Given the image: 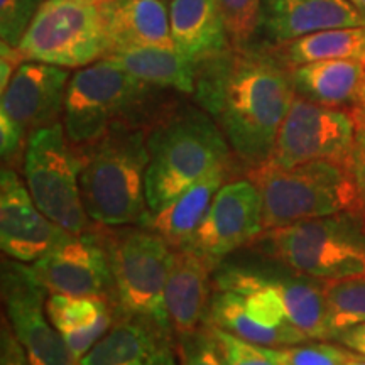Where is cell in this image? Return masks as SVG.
Wrapping results in <instances>:
<instances>
[{
    "label": "cell",
    "instance_id": "1",
    "mask_svg": "<svg viewBox=\"0 0 365 365\" xmlns=\"http://www.w3.org/2000/svg\"><path fill=\"white\" fill-rule=\"evenodd\" d=\"M193 98L245 171L269 161L296 91L291 70L271 51L232 46L196 65Z\"/></svg>",
    "mask_w": 365,
    "mask_h": 365
},
{
    "label": "cell",
    "instance_id": "2",
    "mask_svg": "<svg viewBox=\"0 0 365 365\" xmlns=\"http://www.w3.org/2000/svg\"><path fill=\"white\" fill-rule=\"evenodd\" d=\"M107 58L80 68L66 88L63 125L71 148L81 154L115 129H150L175 102Z\"/></svg>",
    "mask_w": 365,
    "mask_h": 365
},
{
    "label": "cell",
    "instance_id": "3",
    "mask_svg": "<svg viewBox=\"0 0 365 365\" xmlns=\"http://www.w3.org/2000/svg\"><path fill=\"white\" fill-rule=\"evenodd\" d=\"M145 196L156 212L220 166H237L225 135L200 105L175 100L148 134Z\"/></svg>",
    "mask_w": 365,
    "mask_h": 365
},
{
    "label": "cell",
    "instance_id": "4",
    "mask_svg": "<svg viewBox=\"0 0 365 365\" xmlns=\"http://www.w3.org/2000/svg\"><path fill=\"white\" fill-rule=\"evenodd\" d=\"M148 134L149 129H115L80 154L81 198L93 223L139 225L148 215Z\"/></svg>",
    "mask_w": 365,
    "mask_h": 365
},
{
    "label": "cell",
    "instance_id": "5",
    "mask_svg": "<svg viewBox=\"0 0 365 365\" xmlns=\"http://www.w3.org/2000/svg\"><path fill=\"white\" fill-rule=\"evenodd\" d=\"M262 200L264 232L313 218L359 213L362 205L350 170L331 161L282 168L272 163L245 170Z\"/></svg>",
    "mask_w": 365,
    "mask_h": 365
},
{
    "label": "cell",
    "instance_id": "6",
    "mask_svg": "<svg viewBox=\"0 0 365 365\" xmlns=\"http://www.w3.org/2000/svg\"><path fill=\"white\" fill-rule=\"evenodd\" d=\"M97 232L110 259L118 314L143 319L175 335L164 296L175 249L163 237L140 225L105 227L97 223Z\"/></svg>",
    "mask_w": 365,
    "mask_h": 365
},
{
    "label": "cell",
    "instance_id": "7",
    "mask_svg": "<svg viewBox=\"0 0 365 365\" xmlns=\"http://www.w3.org/2000/svg\"><path fill=\"white\" fill-rule=\"evenodd\" d=\"M294 272L319 281L365 276V217L313 218L267 230L254 242Z\"/></svg>",
    "mask_w": 365,
    "mask_h": 365
},
{
    "label": "cell",
    "instance_id": "8",
    "mask_svg": "<svg viewBox=\"0 0 365 365\" xmlns=\"http://www.w3.org/2000/svg\"><path fill=\"white\" fill-rule=\"evenodd\" d=\"M27 190L36 207L70 234L83 235L97 223L86 213L80 188L81 158L61 122L33 132L22 163Z\"/></svg>",
    "mask_w": 365,
    "mask_h": 365
},
{
    "label": "cell",
    "instance_id": "9",
    "mask_svg": "<svg viewBox=\"0 0 365 365\" xmlns=\"http://www.w3.org/2000/svg\"><path fill=\"white\" fill-rule=\"evenodd\" d=\"M26 61L85 68L108 54L100 0H46L19 46Z\"/></svg>",
    "mask_w": 365,
    "mask_h": 365
},
{
    "label": "cell",
    "instance_id": "10",
    "mask_svg": "<svg viewBox=\"0 0 365 365\" xmlns=\"http://www.w3.org/2000/svg\"><path fill=\"white\" fill-rule=\"evenodd\" d=\"M68 68L39 61H24L0 102V153L4 166L17 168L24 163L27 140L33 132L63 120Z\"/></svg>",
    "mask_w": 365,
    "mask_h": 365
},
{
    "label": "cell",
    "instance_id": "11",
    "mask_svg": "<svg viewBox=\"0 0 365 365\" xmlns=\"http://www.w3.org/2000/svg\"><path fill=\"white\" fill-rule=\"evenodd\" d=\"M357 129L352 112L296 95L266 163L291 168L312 161H331L349 168Z\"/></svg>",
    "mask_w": 365,
    "mask_h": 365
},
{
    "label": "cell",
    "instance_id": "12",
    "mask_svg": "<svg viewBox=\"0 0 365 365\" xmlns=\"http://www.w3.org/2000/svg\"><path fill=\"white\" fill-rule=\"evenodd\" d=\"M49 291L36 279L29 264L2 261V303L14 335L31 365H80L48 317Z\"/></svg>",
    "mask_w": 365,
    "mask_h": 365
},
{
    "label": "cell",
    "instance_id": "13",
    "mask_svg": "<svg viewBox=\"0 0 365 365\" xmlns=\"http://www.w3.org/2000/svg\"><path fill=\"white\" fill-rule=\"evenodd\" d=\"M262 234L261 193L247 176H235L218 190L202 225L185 249L218 266L225 255L252 245Z\"/></svg>",
    "mask_w": 365,
    "mask_h": 365
},
{
    "label": "cell",
    "instance_id": "14",
    "mask_svg": "<svg viewBox=\"0 0 365 365\" xmlns=\"http://www.w3.org/2000/svg\"><path fill=\"white\" fill-rule=\"evenodd\" d=\"M29 267L49 294H100L113 299L115 287L110 259L97 225L83 235H71L29 264Z\"/></svg>",
    "mask_w": 365,
    "mask_h": 365
},
{
    "label": "cell",
    "instance_id": "15",
    "mask_svg": "<svg viewBox=\"0 0 365 365\" xmlns=\"http://www.w3.org/2000/svg\"><path fill=\"white\" fill-rule=\"evenodd\" d=\"M71 235L75 234L56 225L36 207L17 170L4 166L0 173L2 252L19 262L33 264Z\"/></svg>",
    "mask_w": 365,
    "mask_h": 365
},
{
    "label": "cell",
    "instance_id": "16",
    "mask_svg": "<svg viewBox=\"0 0 365 365\" xmlns=\"http://www.w3.org/2000/svg\"><path fill=\"white\" fill-rule=\"evenodd\" d=\"M365 26L349 0H262L257 31L272 46L336 27Z\"/></svg>",
    "mask_w": 365,
    "mask_h": 365
},
{
    "label": "cell",
    "instance_id": "17",
    "mask_svg": "<svg viewBox=\"0 0 365 365\" xmlns=\"http://www.w3.org/2000/svg\"><path fill=\"white\" fill-rule=\"evenodd\" d=\"M80 365H178L175 335L143 319L118 317Z\"/></svg>",
    "mask_w": 365,
    "mask_h": 365
},
{
    "label": "cell",
    "instance_id": "18",
    "mask_svg": "<svg viewBox=\"0 0 365 365\" xmlns=\"http://www.w3.org/2000/svg\"><path fill=\"white\" fill-rule=\"evenodd\" d=\"M215 267L217 264L193 250H175L164 296L176 336L195 331L207 322L212 301V272Z\"/></svg>",
    "mask_w": 365,
    "mask_h": 365
},
{
    "label": "cell",
    "instance_id": "19",
    "mask_svg": "<svg viewBox=\"0 0 365 365\" xmlns=\"http://www.w3.org/2000/svg\"><path fill=\"white\" fill-rule=\"evenodd\" d=\"M100 7L108 54L134 48H173L170 7L164 0H100Z\"/></svg>",
    "mask_w": 365,
    "mask_h": 365
},
{
    "label": "cell",
    "instance_id": "20",
    "mask_svg": "<svg viewBox=\"0 0 365 365\" xmlns=\"http://www.w3.org/2000/svg\"><path fill=\"white\" fill-rule=\"evenodd\" d=\"M239 173V166H220L202 180L191 185L170 203L148 215L139 223L170 244L171 249L181 250L188 245L191 237L202 225L205 215L212 207L218 190Z\"/></svg>",
    "mask_w": 365,
    "mask_h": 365
},
{
    "label": "cell",
    "instance_id": "21",
    "mask_svg": "<svg viewBox=\"0 0 365 365\" xmlns=\"http://www.w3.org/2000/svg\"><path fill=\"white\" fill-rule=\"evenodd\" d=\"M46 309L54 328L78 362L120 317L115 301L100 294L71 296L51 293Z\"/></svg>",
    "mask_w": 365,
    "mask_h": 365
},
{
    "label": "cell",
    "instance_id": "22",
    "mask_svg": "<svg viewBox=\"0 0 365 365\" xmlns=\"http://www.w3.org/2000/svg\"><path fill=\"white\" fill-rule=\"evenodd\" d=\"M170 27L173 48L196 65L232 48L218 0H171Z\"/></svg>",
    "mask_w": 365,
    "mask_h": 365
},
{
    "label": "cell",
    "instance_id": "23",
    "mask_svg": "<svg viewBox=\"0 0 365 365\" xmlns=\"http://www.w3.org/2000/svg\"><path fill=\"white\" fill-rule=\"evenodd\" d=\"M289 70L298 97L328 107H354L365 80V59H325Z\"/></svg>",
    "mask_w": 365,
    "mask_h": 365
},
{
    "label": "cell",
    "instance_id": "24",
    "mask_svg": "<svg viewBox=\"0 0 365 365\" xmlns=\"http://www.w3.org/2000/svg\"><path fill=\"white\" fill-rule=\"evenodd\" d=\"M113 65L158 88L193 95L196 63L173 48H134L105 56Z\"/></svg>",
    "mask_w": 365,
    "mask_h": 365
},
{
    "label": "cell",
    "instance_id": "25",
    "mask_svg": "<svg viewBox=\"0 0 365 365\" xmlns=\"http://www.w3.org/2000/svg\"><path fill=\"white\" fill-rule=\"evenodd\" d=\"M287 68L325 59H365V26L312 33L269 49Z\"/></svg>",
    "mask_w": 365,
    "mask_h": 365
},
{
    "label": "cell",
    "instance_id": "26",
    "mask_svg": "<svg viewBox=\"0 0 365 365\" xmlns=\"http://www.w3.org/2000/svg\"><path fill=\"white\" fill-rule=\"evenodd\" d=\"M208 325L232 333L239 339L261 346H287L308 341V336L298 328H269L259 325L245 312L240 296L234 291H220L212 296L207 314Z\"/></svg>",
    "mask_w": 365,
    "mask_h": 365
},
{
    "label": "cell",
    "instance_id": "27",
    "mask_svg": "<svg viewBox=\"0 0 365 365\" xmlns=\"http://www.w3.org/2000/svg\"><path fill=\"white\" fill-rule=\"evenodd\" d=\"M274 286L284 301L287 319L308 340H331L327 322L325 281L308 276H277L271 274Z\"/></svg>",
    "mask_w": 365,
    "mask_h": 365
},
{
    "label": "cell",
    "instance_id": "28",
    "mask_svg": "<svg viewBox=\"0 0 365 365\" xmlns=\"http://www.w3.org/2000/svg\"><path fill=\"white\" fill-rule=\"evenodd\" d=\"M327 322L330 339L365 323V276L325 281Z\"/></svg>",
    "mask_w": 365,
    "mask_h": 365
},
{
    "label": "cell",
    "instance_id": "29",
    "mask_svg": "<svg viewBox=\"0 0 365 365\" xmlns=\"http://www.w3.org/2000/svg\"><path fill=\"white\" fill-rule=\"evenodd\" d=\"M267 352L277 365H345L350 350L325 344V340L303 341L298 345L267 346Z\"/></svg>",
    "mask_w": 365,
    "mask_h": 365
},
{
    "label": "cell",
    "instance_id": "30",
    "mask_svg": "<svg viewBox=\"0 0 365 365\" xmlns=\"http://www.w3.org/2000/svg\"><path fill=\"white\" fill-rule=\"evenodd\" d=\"M262 0H218L234 48H250L257 33Z\"/></svg>",
    "mask_w": 365,
    "mask_h": 365
},
{
    "label": "cell",
    "instance_id": "31",
    "mask_svg": "<svg viewBox=\"0 0 365 365\" xmlns=\"http://www.w3.org/2000/svg\"><path fill=\"white\" fill-rule=\"evenodd\" d=\"M176 349L181 365H227L208 323L176 336Z\"/></svg>",
    "mask_w": 365,
    "mask_h": 365
},
{
    "label": "cell",
    "instance_id": "32",
    "mask_svg": "<svg viewBox=\"0 0 365 365\" xmlns=\"http://www.w3.org/2000/svg\"><path fill=\"white\" fill-rule=\"evenodd\" d=\"M46 0H0V38L19 46L22 36Z\"/></svg>",
    "mask_w": 365,
    "mask_h": 365
},
{
    "label": "cell",
    "instance_id": "33",
    "mask_svg": "<svg viewBox=\"0 0 365 365\" xmlns=\"http://www.w3.org/2000/svg\"><path fill=\"white\" fill-rule=\"evenodd\" d=\"M210 328L220 345L227 365H277L276 360L269 355L267 346L250 344L213 325H210Z\"/></svg>",
    "mask_w": 365,
    "mask_h": 365
},
{
    "label": "cell",
    "instance_id": "34",
    "mask_svg": "<svg viewBox=\"0 0 365 365\" xmlns=\"http://www.w3.org/2000/svg\"><path fill=\"white\" fill-rule=\"evenodd\" d=\"M0 365H31L6 317H2V330H0Z\"/></svg>",
    "mask_w": 365,
    "mask_h": 365
},
{
    "label": "cell",
    "instance_id": "35",
    "mask_svg": "<svg viewBox=\"0 0 365 365\" xmlns=\"http://www.w3.org/2000/svg\"><path fill=\"white\" fill-rule=\"evenodd\" d=\"M350 175H352L354 185L357 188L360 205L365 217V129L359 127L357 135H355V144L352 150V158L349 164Z\"/></svg>",
    "mask_w": 365,
    "mask_h": 365
},
{
    "label": "cell",
    "instance_id": "36",
    "mask_svg": "<svg viewBox=\"0 0 365 365\" xmlns=\"http://www.w3.org/2000/svg\"><path fill=\"white\" fill-rule=\"evenodd\" d=\"M26 59L16 46H11L4 41H0V91L7 88L11 83L12 76L16 75L17 68H19Z\"/></svg>",
    "mask_w": 365,
    "mask_h": 365
},
{
    "label": "cell",
    "instance_id": "37",
    "mask_svg": "<svg viewBox=\"0 0 365 365\" xmlns=\"http://www.w3.org/2000/svg\"><path fill=\"white\" fill-rule=\"evenodd\" d=\"M336 341H340L345 349L352 350L355 354L365 355V323L344 331Z\"/></svg>",
    "mask_w": 365,
    "mask_h": 365
},
{
    "label": "cell",
    "instance_id": "38",
    "mask_svg": "<svg viewBox=\"0 0 365 365\" xmlns=\"http://www.w3.org/2000/svg\"><path fill=\"white\" fill-rule=\"evenodd\" d=\"M352 115L355 118V122H357V125L365 129V80L362 83V88H360L357 103H355L352 108Z\"/></svg>",
    "mask_w": 365,
    "mask_h": 365
},
{
    "label": "cell",
    "instance_id": "39",
    "mask_svg": "<svg viewBox=\"0 0 365 365\" xmlns=\"http://www.w3.org/2000/svg\"><path fill=\"white\" fill-rule=\"evenodd\" d=\"M345 365H365V355L355 354L350 350V355H349V359H346Z\"/></svg>",
    "mask_w": 365,
    "mask_h": 365
},
{
    "label": "cell",
    "instance_id": "40",
    "mask_svg": "<svg viewBox=\"0 0 365 365\" xmlns=\"http://www.w3.org/2000/svg\"><path fill=\"white\" fill-rule=\"evenodd\" d=\"M352 6L357 9V11L362 14V16H365V0H349Z\"/></svg>",
    "mask_w": 365,
    "mask_h": 365
}]
</instances>
